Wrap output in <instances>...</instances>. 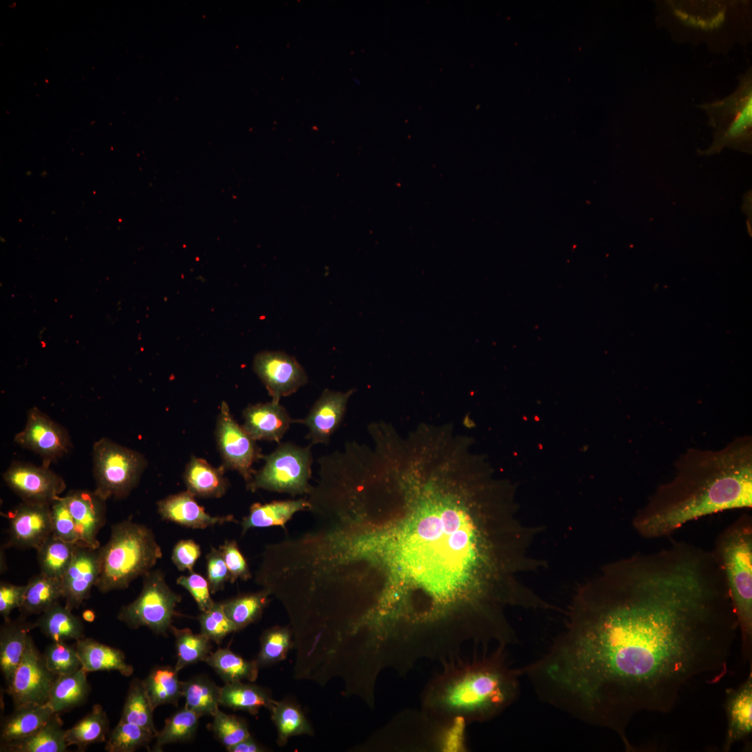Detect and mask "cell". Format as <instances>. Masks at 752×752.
<instances>
[{
	"mask_svg": "<svg viewBox=\"0 0 752 752\" xmlns=\"http://www.w3.org/2000/svg\"><path fill=\"white\" fill-rule=\"evenodd\" d=\"M35 627V622L24 618L5 620L1 626L0 668L7 685L22 659L29 632Z\"/></svg>",
	"mask_w": 752,
	"mask_h": 752,
	"instance_id": "d4e9b609",
	"label": "cell"
},
{
	"mask_svg": "<svg viewBox=\"0 0 752 752\" xmlns=\"http://www.w3.org/2000/svg\"><path fill=\"white\" fill-rule=\"evenodd\" d=\"M8 487L22 501L51 504L65 490L61 476L48 467L14 462L3 474Z\"/></svg>",
	"mask_w": 752,
	"mask_h": 752,
	"instance_id": "9a60e30c",
	"label": "cell"
},
{
	"mask_svg": "<svg viewBox=\"0 0 752 752\" xmlns=\"http://www.w3.org/2000/svg\"><path fill=\"white\" fill-rule=\"evenodd\" d=\"M244 424L247 434L255 441H279L295 422L278 402L250 405L243 411Z\"/></svg>",
	"mask_w": 752,
	"mask_h": 752,
	"instance_id": "44dd1931",
	"label": "cell"
},
{
	"mask_svg": "<svg viewBox=\"0 0 752 752\" xmlns=\"http://www.w3.org/2000/svg\"><path fill=\"white\" fill-rule=\"evenodd\" d=\"M237 681L225 683L221 687L220 705L235 710L258 714L262 707L270 709L274 700L270 692L257 684Z\"/></svg>",
	"mask_w": 752,
	"mask_h": 752,
	"instance_id": "4dcf8cb0",
	"label": "cell"
},
{
	"mask_svg": "<svg viewBox=\"0 0 752 752\" xmlns=\"http://www.w3.org/2000/svg\"><path fill=\"white\" fill-rule=\"evenodd\" d=\"M99 550L100 571L95 587L102 593L127 588L151 571L162 556L152 531L131 519L113 524L109 540Z\"/></svg>",
	"mask_w": 752,
	"mask_h": 752,
	"instance_id": "52a82bcc",
	"label": "cell"
},
{
	"mask_svg": "<svg viewBox=\"0 0 752 752\" xmlns=\"http://www.w3.org/2000/svg\"><path fill=\"white\" fill-rule=\"evenodd\" d=\"M35 625L52 641H77L84 637L81 620L59 602L41 613Z\"/></svg>",
	"mask_w": 752,
	"mask_h": 752,
	"instance_id": "1f68e13d",
	"label": "cell"
},
{
	"mask_svg": "<svg viewBox=\"0 0 752 752\" xmlns=\"http://www.w3.org/2000/svg\"><path fill=\"white\" fill-rule=\"evenodd\" d=\"M481 646L441 662L425 685L421 708L445 721H488L510 707L519 694L520 668L510 665L507 647Z\"/></svg>",
	"mask_w": 752,
	"mask_h": 752,
	"instance_id": "277c9868",
	"label": "cell"
},
{
	"mask_svg": "<svg viewBox=\"0 0 752 752\" xmlns=\"http://www.w3.org/2000/svg\"><path fill=\"white\" fill-rule=\"evenodd\" d=\"M57 677L48 668L43 654L29 634L22 659L6 691L15 707L29 703L45 704Z\"/></svg>",
	"mask_w": 752,
	"mask_h": 752,
	"instance_id": "7c38bea8",
	"label": "cell"
},
{
	"mask_svg": "<svg viewBox=\"0 0 752 752\" xmlns=\"http://www.w3.org/2000/svg\"><path fill=\"white\" fill-rule=\"evenodd\" d=\"M311 508V503L304 499L274 501L265 504L255 503L250 507L249 514L242 520V535L252 528L273 526L285 528L287 522L297 512Z\"/></svg>",
	"mask_w": 752,
	"mask_h": 752,
	"instance_id": "f1b7e54d",
	"label": "cell"
},
{
	"mask_svg": "<svg viewBox=\"0 0 752 752\" xmlns=\"http://www.w3.org/2000/svg\"><path fill=\"white\" fill-rule=\"evenodd\" d=\"M156 735L139 726L119 721L109 733L105 750L108 752H133L148 746Z\"/></svg>",
	"mask_w": 752,
	"mask_h": 752,
	"instance_id": "f6af8a7d",
	"label": "cell"
},
{
	"mask_svg": "<svg viewBox=\"0 0 752 752\" xmlns=\"http://www.w3.org/2000/svg\"><path fill=\"white\" fill-rule=\"evenodd\" d=\"M77 545L49 535L36 549L40 572L61 579L74 556Z\"/></svg>",
	"mask_w": 752,
	"mask_h": 752,
	"instance_id": "f35d334b",
	"label": "cell"
},
{
	"mask_svg": "<svg viewBox=\"0 0 752 752\" xmlns=\"http://www.w3.org/2000/svg\"><path fill=\"white\" fill-rule=\"evenodd\" d=\"M81 667L86 671H118L130 677L134 668L126 661L125 654L119 649L102 643L93 639L84 637L76 641Z\"/></svg>",
	"mask_w": 752,
	"mask_h": 752,
	"instance_id": "cb8c5ba5",
	"label": "cell"
},
{
	"mask_svg": "<svg viewBox=\"0 0 752 752\" xmlns=\"http://www.w3.org/2000/svg\"><path fill=\"white\" fill-rule=\"evenodd\" d=\"M52 534L64 541L78 545L75 523L65 496H58L50 506Z\"/></svg>",
	"mask_w": 752,
	"mask_h": 752,
	"instance_id": "681fc988",
	"label": "cell"
},
{
	"mask_svg": "<svg viewBox=\"0 0 752 752\" xmlns=\"http://www.w3.org/2000/svg\"><path fill=\"white\" fill-rule=\"evenodd\" d=\"M207 580L210 593L214 594L224 589L230 573L219 549L212 548L206 556Z\"/></svg>",
	"mask_w": 752,
	"mask_h": 752,
	"instance_id": "f5cc1de1",
	"label": "cell"
},
{
	"mask_svg": "<svg viewBox=\"0 0 752 752\" xmlns=\"http://www.w3.org/2000/svg\"><path fill=\"white\" fill-rule=\"evenodd\" d=\"M26 584H12L6 581L0 583V614L4 621L10 620V615L15 609H19L24 599Z\"/></svg>",
	"mask_w": 752,
	"mask_h": 752,
	"instance_id": "11a10c76",
	"label": "cell"
},
{
	"mask_svg": "<svg viewBox=\"0 0 752 752\" xmlns=\"http://www.w3.org/2000/svg\"><path fill=\"white\" fill-rule=\"evenodd\" d=\"M270 593L263 590L238 595L222 602L227 617L235 625L237 631L256 622L269 602Z\"/></svg>",
	"mask_w": 752,
	"mask_h": 752,
	"instance_id": "ab89813d",
	"label": "cell"
},
{
	"mask_svg": "<svg viewBox=\"0 0 752 752\" xmlns=\"http://www.w3.org/2000/svg\"><path fill=\"white\" fill-rule=\"evenodd\" d=\"M253 368L274 402H279L282 397L295 393L308 382L303 367L295 358L283 352L257 354Z\"/></svg>",
	"mask_w": 752,
	"mask_h": 752,
	"instance_id": "2e32d148",
	"label": "cell"
},
{
	"mask_svg": "<svg viewBox=\"0 0 752 752\" xmlns=\"http://www.w3.org/2000/svg\"><path fill=\"white\" fill-rule=\"evenodd\" d=\"M201 548L193 540H181L174 546L171 560L180 571L193 572L196 561L201 556Z\"/></svg>",
	"mask_w": 752,
	"mask_h": 752,
	"instance_id": "db71d44e",
	"label": "cell"
},
{
	"mask_svg": "<svg viewBox=\"0 0 752 752\" xmlns=\"http://www.w3.org/2000/svg\"><path fill=\"white\" fill-rule=\"evenodd\" d=\"M175 640L177 661L175 668L180 671L185 666L205 661L212 648L211 641L203 634H194L189 629L171 627Z\"/></svg>",
	"mask_w": 752,
	"mask_h": 752,
	"instance_id": "7bdbcfd3",
	"label": "cell"
},
{
	"mask_svg": "<svg viewBox=\"0 0 752 752\" xmlns=\"http://www.w3.org/2000/svg\"><path fill=\"white\" fill-rule=\"evenodd\" d=\"M100 571V550L77 545L72 559L63 574V599L65 606L78 609L96 586Z\"/></svg>",
	"mask_w": 752,
	"mask_h": 752,
	"instance_id": "ac0fdd59",
	"label": "cell"
},
{
	"mask_svg": "<svg viewBox=\"0 0 752 752\" xmlns=\"http://www.w3.org/2000/svg\"><path fill=\"white\" fill-rule=\"evenodd\" d=\"M721 567L742 640L743 657L752 645V517L742 514L716 538L712 550Z\"/></svg>",
	"mask_w": 752,
	"mask_h": 752,
	"instance_id": "5b68a950",
	"label": "cell"
},
{
	"mask_svg": "<svg viewBox=\"0 0 752 752\" xmlns=\"http://www.w3.org/2000/svg\"><path fill=\"white\" fill-rule=\"evenodd\" d=\"M185 707L199 716H212L220 705L221 687L207 676H194L182 682Z\"/></svg>",
	"mask_w": 752,
	"mask_h": 752,
	"instance_id": "8d00e7d4",
	"label": "cell"
},
{
	"mask_svg": "<svg viewBox=\"0 0 752 752\" xmlns=\"http://www.w3.org/2000/svg\"><path fill=\"white\" fill-rule=\"evenodd\" d=\"M739 632L712 550L673 541L605 565L575 595L563 631L520 668L543 702L616 733L642 712L666 713L682 691L728 671Z\"/></svg>",
	"mask_w": 752,
	"mask_h": 752,
	"instance_id": "6da1fadb",
	"label": "cell"
},
{
	"mask_svg": "<svg viewBox=\"0 0 752 752\" xmlns=\"http://www.w3.org/2000/svg\"><path fill=\"white\" fill-rule=\"evenodd\" d=\"M63 721L54 713L49 720L31 735L8 744L1 745L0 751L6 752H64L68 747L65 739Z\"/></svg>",
	"mask_w": 752,
	"mask_h": 752,
	"instance_id": "83f0119b",
	"label": "cell"
},
{
	"mask_svg": "<svg viewBox=\"0 0 752 752\" xmlns=\"http://www.w3.org/2000/svg\"><path fill=\"white\" fill-rule=\"evenodd\" d=\"M675 470L673 480L660 485L633 518L644 538L667 537L691 521L752 506L751 436L716 451L689 449Z\"/></svg>",
	"mask_w": 752,
	"mask_h": 752,
	"instance_id": "3957f363",
	"label": "cell"
},
{
	"mask_svg": "<svg viewBox=\"0 0 752 752\" xmlns=\"http://www.w3.org/2000/svg\"><path fill=\"white\" fill-rule=\"evenodd\" d=\"M176 582L189 591L201 611H206L214 604L207 580L201 574L191 572L187 576L178 577Z\"/></svg>",
	"mask_w": 752,
	"mask_h": 752,
	"instance_id": "816d5d0a",
	"label": "cell"
},
{
	"mask_svg": "<svg viewBox=\"0 0 752 752\" xmlns=\"http://www.w3.org/2000/svg\"><path fill=\"white\" fill-rule=\"evenodd\" d=\"M229 752H262L265 749L251 736L226 749Z\"/></svg>",
	"mask_w": 752,
	"mask_h": 752,
	"instance_id": "9f6ffc18",
	"label": "cell"
},
{
	"mask_svg": "<svg viewBox=\"0 0 752 752\" xmlns=\"http://www.w3.org/2000/svg\"><path fill=\"white\" fill-rule=\"evenodd\" d=\"M354 391V389L346 392L325 389L308 415L303 419L295 420L308 428L306 438L311 441V445L329 443L331 436L342 423L349 398Z\"/></svg>",
	"mask_w": 752,
	"mask_h": 752,
	"instance_id": "d6986e66",
	"label": "cell"
},
{
	"mask_svg": "<svg viewBox=\"0 0 752 752\" xmlns=\"http://www.w3.org/2000/svg\"><path fill=\"white\" fill-rule=\"evenodd\" d=\"M94 492L107 501L129 495L138 485L147 465L139 452L101 438L93 446Z\"/></svg>",
	"mask_w": 752,
	"mask_h": 752,
	"instance_id": "ba28073f",
	"label": "cell"
},
{
	"mask_svg": "<svg viewBox=\"0 0 752 752\" xmlns=\"http://www.w3.org/2000/svg\"><path fill=\"white\" fill-rule=\"evenodd\" d=\"M199 717L185 707L175 712L166 719L163 728L157 732L152 751H162L166 744L191 740L198 729Z\"/></svg>",
	"mask_w": 752,
	"mask_h": 752,
	"instance_id": "60d3db41",
	"label": "cell"
},
{
	"mask_svg": "<svg viewBox=\"0 0 752 752\" xmlns=\"http://www.w3.org/2000/svg\"><path fill=\"white\" fill-rule=\"evenodd\" d=\"M54 714L47 703L15 707V710L2 721L0 746L31 735L42 727Z\"/></svg>",
	"mask_w": 752,
	"mask_h": 752,
	"instance_id": "484cf974",
	"label": "cell"
},
{
	"mask_svg": "<svg viewBox=\"0 0 752 752\" xmlns=\"http://www.w3.org/2000/svg\"><path fill=\"white\" fill-rule=\"evenodd\" d=\"M225 683L257 679L259 667L256 660H247L229 648H219L205 661Z\"/></svg>",
	"mask_w": 752,
	"mask_h": 752,
	"instance_id": "74e56055",
	"label": "cell"
},
{
	"mask_svg": "<svg viewBox=\"0 0 752 752\" xmlns=\"http://www.w3.org/2000/svg\"><path fill=\"white\" fill-rule=\"evenodd\" d=\"M269 710L271 712L272 721L276 728L277 744L280 746L285 745L292 737L313 735L314 731L311 723L300 706L294 700H274Z\"/></svg>",
	"mask_w": 752,
	"mask_h": 752,
	"instance_id": "836d02e7",
	"label": "cell"
},
{
	"mask_svg": "<svg viewBox=\"0 0 752 752\" xmlns=\"http://www.w3.org/2000/svg\"><path fill=\"white\" fill-rule=\"evenodd\" d=\"M161 517L191 528H205L226 522H237L233 515L211 516L188 490L170 495L157 502Z\"/></svg>",
	"mask_w": 752,
	"mask_h": 752,
	"instance_id": "7402d4cb",
	"label": "cell"
},
{
	"mask_svg": "<svg viewBox=\"0 0 752 752\" xmlns=\"http://www.w3.org/2000/svg\"><path fill=\"white\" fill-rule=\"evenodd\" d=\"M717 131L711 150L749 144L752 128V75L749 70L739 77L736 90L728 97L700 106Z\"/></svg>",
	"mask_w": 752,
	"mask_h": 752,
	"instance_id": "8fae6325",
	"label": "cell"
},
{
	"mask_svg": "<svg viewBox=\"0 0 752 752\" xmlns=\"http://www.w3.org/2000/svg\"><path fill=\"white\" fill-rule=\"evenodd\" d=\"M63 597L61 579L40 572L26 583L24 602L18 609L23 617L40 615Z\"/></svg>",
	"mask_w": 752,
	"mask_h": 752,
	"instance_id": "d6a6232c",
	"label": "cell"
},
{
	"mask_svg": "<svg viewBox=\"0 0 752 752\" xmlns=\"http://www.w3.org/2000/svg\"><path fill=\"white\" fill-rule=\"evenodd\" d=\"M51 504L22 501L8 512L7 547L37 549L52 534Z\"/></svg>",
	"mask_w": 752,
	"mask_h": 752,
	"instance_id": "e0dca14e",
	"label": "cell"
},
{
	"mask_svg": "<svg viewBox=\"0 0 752 752\" xmlns=\"http://www.w3.org/2000/svg\"><path fill=\"white\" fill-rule=\"evenodd\" d=\"M210 729L226 749L251 736L244 719L219 709L213 715Z\"/></svg>",
	"mask_w": 752,
	"mask_h": 752,
	"instance_id": "bcb514c9",
	"label": "cell"
},
{
	"mask_svg": "<svg viewBox=\"0 0 752 752\" xmlns=\"http://www.w3.org/2000/svg\"><path fill=\"white\" fill-rule=\"evenodd\" d=\"M14 441L39 455L42 465L48 467L72 446L67 430L36 407L29 410L25 426L15 436Z\"/></svg>",
	"mask_w": 752,
	"mask_h": 752,
	"instance_id": "5bb4252c",
	"label": "cell"
},
{
	"mask_svg": "<svg viewBox=\"0 0 752 752\" xmlns=\"http://www.w3.org/2000/svg\"><path fill=\"white\" fill-rule=\"evenodd\" d=\"M215 437L225 467L237 471L246 484L250 483L255 473L252 464L263 455L256 441L235 421L224 401L217 418Z\"/></svg>",
	"mask_w": 752,
	"mask_h": 752,
	"instance_id": "4fadbf2b",
	"label": "cell"
},
{
	"mask_svg": "<svg viewBox=\"0 0 752 752\" xmlns=\"http://www.w3.org/2000/svg\"><path fill=\"white\" fill-rule=\"evenodd\" d=\"M180 600L181 596L166 583L164 573L152 570L143 577L139 596L120 609L118 618L131 629L146 627L155 634L166 636Z\"/></svg>",
	"mask_w": 752,
	"mask_h": 752,
	"instance_id": "30bf717a",
	"label": "cell"
},
{
	"mask_svg": "<svg viewBox=\"0 0 752 752\" xmlns=\"http://www.w3.org/2000/svg\"><path fill=\"white\" fill-rule=\"evenodd\" d=\"M187 489L195 496L219 498L226 492L228 481L223 468H216L203 459L192 456L184 472Z\"/></svg>",
	"mask_w": 752,
	"mask_h": 752,
	"instance_id": "4316f807",
	"label": "cell"
},
{
	"mask_svg": "<svg viewBox=\"0 0 752 752\" xmlns=\"http://www.w3.org/2000/svg\"><path fill=\"white\" fill-rule=\"evenodd\" d=\"M397 489L409 512L400 556L430 606L460 616L491 605L465 581L487 567V540L475 517L506 498L499 484L457 455L434 453L409 465Z\"/></svg>",
	"mask_w": 752,
	"mask_h": 752,
	"instance_id": "7a4b0ae2",
	"label": "cell"
},
{
	"mask_svg": "<svg viewBox=\"0 0 752 752\" xmlns=\"http://www.w3.org/2000/svg\"><path fill=\"white\" fill-rule=\"evenodd\" d=\"M201 633L219 645L228 634L237 632L235 625L226 615L222 602H214L198 616Z\"/></svg>",
	"mask_w": 752,
	"mask_h": 752,
	"instance_id": "7dc6e473",
	"label": "cell"
},
{
	"mask_svg": "<svg viewBox=\"0 0 752 752\" xmlns=\"http://www.w3.org/2000/svg\"><path fill=\"white\" fill-rule=\"evenodd\" d=\"M727 732L723 751L747 738L752 731V672L736 689L726 690Z\"/></svg>",
	"mask_w": 752,
	"mask_h": 752,
	"instance_id": "603a6c76",
	"label": "cell"
},
{
	"mask_svg": "<svg viewBox=\"0 0 752 752\" xmlns=\"http://www.w3.org/2000/svg\"><path fill=\"white\" fill-rule=\"evenodd\" d=\"M82 618L88 622H92L95 618V613L91 609H86L82 613Z\"/></svg>",
	"mask_w": 752,
	"mask_h": 752,
	"instance_id": "6f0895ef",
	"label": "cell"
},
{
	"mask_svg": "<svg viewBox=\"0 0 752 752\" xmlns=\"http://www.w3.org/2000/svg\"><path fill=\"white\" fill-rule=\"evenodd\" d=\"M75 523L78 545L100 547L97 535L106 522V501L94 491L77 489L64 496Z\"/></svg>",
	"mask_w": 752,
	"mask_h": 752,
	"instance_id": "ffe728a7",
	"label": "cell"
},
{
	"mask_svg": "<svg viewBox=\"0 0 752 752\" xmlns=\"http://www.w3.org/2000/svg\"><path fill=\"white\" fill-rule=\"evenodd\" d=\"M48 668L56 675L72 673L81 667L75 645L52 641L43 653Z\"/></svg>",
	"mask_w": 752,
	"mask_h": 752,
	"instance_id": "c3c4849f",
	"label": "cell"
},
{
	"mask_svg": "<svg viewBox=\"0 0 752 752\" xmlns=\"http://www.w3.org/2000/svg\"><path fill=\"white\" fill-rule=\"evenodd\" d=\"M260 647L255 659L259 668L267 667L284 660L294 647L292 632L285 627L276 626L263 632Z\"/></svg>",
	"mask_w": 752,
	"mask_h": 752,
	"instance_id": "ee69618b",
	"label": "cell"
},
{
	"mask_svg": "<svg viewBox=\"0 0 752 752\" xmlns=\"http://www.w3.org/2000/svg\"><path fill=\"white\" fill-rule=\"evenodd\" d=\"M109 721L100 704H95L91 712L70 728L65 730L68 746H76L84 751L88 746L107 741Z\"/></svg>",
	"mask_w": 752,
	"mask_h": 752,
	"instance_id": "e575fe53",
	"label": "cell"
},
{
	"mask_svg": "<svg viewBox=\"0 0 752 752\" xmlns=\"http://www.w3.org/2000/svg\"><path fill=\"white\" fill-rule=\"evenodd\" d=\"M175 667L157 666L151 669L143 683L152 708L166 704L176 705L182 697V682Z\"/></svg>",
	"mask_w": 752,
	"mask_h": 752,
	"instance_id": "d590c367",
	"label": "cell"
},
{
	"mask_svg": "<svg viewBox=\"0 0 752 752\" xmlns=\"http://www.w3.org/2000/svg\"><path fill=\"white\" fill-rule=\"evenodd\" d=\"M219 549L229 571L231 583L237 579L247 580L251 577L248 564L235 540L225 541Z\"/></svg>",
	"mask_w": 752,
	"mask_h": 752,
	"instance_id": "f907efd6",
	"label": "cell"
},
{
	"mask_svg": "<svg viewBox=\"0 0 752 752\" xmlns=\"http://www.w3.org/2000/svg\"><path fill=\"white\" fill-rule=\"evenodd\" d=\"M311 447L286 442L270 454L263 455L265 465L255 471L252 480L246 484L247 488L253 492L263 489L292 496L310 492L308 480L313 462Z\"/></svg>",
	"mask_w": 752,
	"mask_h": 752,
	"instance_id": "9c48e42d",
	"label": "cell"
},
{
	"mask_svg": "<svg viewBox=\"0 0 752 752\" xmlns=\"http://www.w3.org/2000/svg\"><path fill=\"white\" fill-rule=\"evenodd\" d=\"M153 712L143 680L134 679L130 684L120 721L145 728L157 735Z\"/></svg>",
	"mask_w": 752,
	"mask_h": 752,
	"instance_id": "b9f144b4",
	"label": "cell"
},
{
	"mask_svg": "<svg viewBox=\"0 0 752 752\" xmlns=\"http://www.w3.org/2000/svg\"><path fill=\"white\" fill-rule=\"evenodd\" d=\"M461 721H445L421 709H406L375 732L361 749L399 752L467 751Z\"/></svg>",
	"mask_w": 752,
	"mask_h": 752,
	"instance_id": "8992f818",
	"label": "cell"
},
{
	"mask_svg": "<svg viewBox=\"0 0 752 752\" xmlns=\"http://www.w3.org/2000/svg\"><path fill=\"white\" fill-rule=\"evenodd\" d=\"M87 673L81 667L72 673L56 677L47 700L54 713L72 710L86 700L90 691Z\"/></svg>",
	"mask_w": 752,
	"mask_h": 752,
	"instance_id": "f546056e",
	"label": "cell"
}]
</instances>
